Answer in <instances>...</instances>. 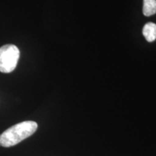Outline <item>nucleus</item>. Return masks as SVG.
<instances>
[{
	"instance_id": "nucleus-3",
	"label": "nucleus",
	"mask_w": 156,
	"mask_h": 156,
	"mask_svg": "<svg viewBox=\"0 0 156 156\" xmlns=\"http://www.w3.org/2000/svg\"><path fill=\"white\" fill-rule=\"evenodd\" d=\"M142 34L146 41L153 42L156 40V24L153 23H147L142 29Z\"/></svg>"
},
{
	"instance_id": "nucleus-4",
	"label": "nucleus",
	"mask_w": 156,
	"mask_h": 156,
	"mask_svg": "<svg viewBox=\"0 0 156 156\" xmlns=\"http://www.w3.org/2000/svg\"><path fill=\"white\" fill-rule=\"evenodd\" d=\"M142 12L145 16L149 17L156 13V0H143Z\"/></svg>"
},
{
	"instance_id": "nucleus-5",
	"label": "nucleus",
	"mask_w": 156,
	"mask_h": 156,
	"mask_svg": "<svg viewBox=\"0 0 156 156\" xmlns=\"http://www.w3.org/2000/svg\"><path fill=\"white\" fill-rule=\"evenodd\" d=\"M0 136H1V134H0Z\"/></svg>"
},
{
	"instance_id": "nucleus-1",
	"label": "nucleus",
	"mask_w": 156,
	"mask_h": 156,
	"mask_svg": "<svg viewBox=\"0 0 156 156\" xmlns=\"http://www.w3.org/2000/svg\"><path fill=\"white\" fill-rule=\"evenodd\" d=\"M38 129V124L34 121H25L5 130L0 136V146L9 147L16 145L34 134Z\"/></svg>"
},
{
	"instance_id": "nucleus-2",
	"label": "nucleus",
	"mask_w": 156,
	"mask_h": 156,
	"mask_svg": "<svg viewBox=\"0 0 156 156\" xmlns=\"http://www.w3.org/2000/svg\"><path fill=\"white\" fill-rule=\"evenodd\" d=\"M20 50L15 45L6 44L0 47V72L10 73L17 67Z\"/></svg>"
}]
</instances>
